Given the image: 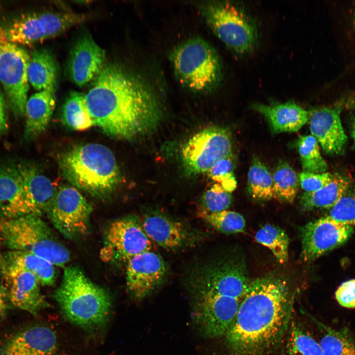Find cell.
<instances>
[{
  "label": "cell",
  "mask_w": 355,
  "mask_h": 355,
  "mask_svg": "<svg viewBox=\"0 0 355 355\" xmlns=\"http://www.w3.org/2000/svg\"><path fill=\"white\" fill-rule=\"evenodd\" d=\"M343 105L350 108L355 109V92L352 93L342 102Z\"/></svg>",
  "instance_id": "44"
},
{
  "label": "cell",
  "mask_w": 355,
  "mask_h": 355,
  "mask_svg": "<svg viewBox=\"0 0 355 355\" xmlns=\"http://www.w3.org/2000/svg\"><path fill=\"white\" fill-rule=\"evenodd\" d=\"M285 351V355H323L319 342L293 323L289 331Z\"/></svg>",
  "instance_id": "34"
},
{
  "label": "cell",
  "mask_w": 355,
  "mask_h": 355,
  "mask_svg": "<svg viewBox=\"0 0 355 355\" xmlns=\"http://www.w3.org/2000/svg\"><path fill=\"white\" fill-rule=\"evenodd\" d=\"M53 297L64 315L83 327L101 326L106 322L110 314L112 302L109 293L76 266L65 269Z\"/></svg>",
  "instance_id": "4"
},
{
  "label": "cell",
  "mask_w": 355,
  "mask_h": 355,
  "mask_svg": "<svg viewBox=\"0 0 355 355\" xmlns=\"http://www.w3.org/2000/svg\"><path fill=\"white\" fill-rule=\"evenodd\" d=\"M251 107L264 116L275 134L297 132L309 119V111L293 102L271 105L255 103Z\"/></svg>",
  "instance_id": "21"
},
{
  "label": "cell",
  "mask_w": 355,
  "mask_h": 355,
  "mask_svg": "<svg viewBox=\"0 0 355 355\" xmlns=\"http://www.w3.org/2000/svg\"><path fill=\"white\" fill-rule=\"evenodd\" d=\"M85 95L94 126L114 138L133 140L159 125L163 107L143 80L115 63L105 64Z\"/></svg>",
  "instance_id": "1"
},
{
  "label": "cell",
  "mask_w": 355,
  "mask_h": 355,
  "mask_svg": "<svg viewBox=\"0 0 355 355\" xmlns=\"http://www.w3.org/2000/svg\"><path fill=\"white\" fill-rule=\"evenodd\" d=\"M255 239L257 242L268 248L280 263L287 261L289 240L283 229L267 224L256 233Z\"/></svg>",
  "instance_id": "31"
},
{
  "label": "cell",
  "mask_w": 355,
  "mask_h": 355,
  "mask_svg": "<svg viewBox=\"0 0 355 355\" xmlns=\"http://www.w3.org/2000/svg\"><path fill=\"white\" fill-rule=\"evenodd\" d=\"M343 104L335 106L322 107L309 111L310 132L320 144L324 151L336 155L344 148L347 137L342 125L340 112Z\"/></svg>",
  "instance_id": "17"
},
{
  "label": "cell",
  "mask_w": 355,
  "mask_h": 355,
  "mask_svg": "<svg viewBox=\"0 0 355 355\" xmlns=\"http://www.w3.org/2000/svg\"><path fill=\"white\" fill-rule=\"evenodd\" d=\"M92 206L73 186L57 189L47 214L54 226L66 238L73 239L86 234Z\"/></svg>",
  "instance_id": "11"
},
{
  "label": "cell",
  "mask_w": 355,
  "mask_h": 355,
  "mask_svg": "<svg viewBox=\"0 0 355 355\" xmlns=\"http://www.w3.org/2000/svg\"><path fill=\"white\" fill-rule=\"evenodd\" d=\"M336 174L329 172L320 174L302 171L298 175L301 188L306 192H311L320 189L331 182Z\"/></svg>",
  "instance_id": "40"
},
{
  "label": "cell",
  "mask_w": 355,
  "mask_h": 355,
  "mask_svg": "<svg viewBox=\"0 0 355 355\" xmlns=\"http://www.w3.org/2000/svg\"><path fill=\"white\" fill-rule=\"evenodd\" d=\"M17 165L38 215L47 213L57 189L51 180L35 166L28 163Z\"/></svg>",
  "instance_id": "23"
},
{
  "label": "cell",
  "mask_w": 355,
  "mask_h": 355,
  "mask_svg": "<svg viewBox=\"0 0 355 355\" xmlns=\"http://www.w3.org/2000/svg\"><path fill=\"white\" fill-rule=\"evenodd\" d=\"M353 232V227L329 216L307 223L301 229L302 260H314L344 244Z\"/></svg>",
  "instance_id": "12"
},
{
  "label": "cell",
  "mask_w": 355,
  "mask_h": 355,
  "mask_svg": "<svg viewBox=\"0 0 355 355\" xmlns=\"http://www.w3.org/2000/svg\"><path fill=\"white\" fill-rule=\"evenodd\" d=\"M127 261V288L137 300L143 299L157 288L167 272L163 259L151 251L136 255Z\"/></svg>",
  "instance_id": "14"
},
{
  "label": "cell",
  "mask_w": 355,
  "mask_h": 355,
  "mask_svg": "<svg viewBox=\"0 0 355 355\" xmlns=\"http://www.w3.org/2000/svg\"><path fill=\"white\" fill-rule=\"evenodd\" d=\"M29 83L37 91L56 88L58 67L51 53L44 49L35 50L28 68Z\"/></svg>",
  "instance_id": "24"
},
{
  "label": "cell",
  "mask_w": 355,
  "mask_h": 355,
  "mask_svg": "<svg viewBox=\"0 0 355 355\" xmlns=\"http://www.w3.org/2000/svg\"><path fill=\"white\" fill-rule=\"evenodd\" d=\"M9 301L15 307L36 316L48 306L37 278L15 265L0 262Z\"/></svg>",
  "instance_id": "13"
},
{
  "label": "cell",
  "mask_w": 355,
  "mask_h": 355,
  "mask_svg": "<svg viewBox=\"0 0 355 355\" xmlns=\"http://www.w3.org/2000/svg\"><path fill=\"white\" fill-rule=\"evenodd\" d=\"M201 217L217 230L225 233L244 232L245 220L240 213L224 210L218 213H208L201 211Z\"/></svg>",
  "instance_id": "36"
},
{
  "label": "cell",
  "mask_w": 355,
  "mask_h": 355,
  "mask_svg": "<svg viewBox=\"0 0 355 355\" xmlns=\"http://www.w3.org/2000/svg\"><path fill=\"white\" fill-rule=\"evenodd\" d=\"M319 342L323 355H355V340L347 333L324 327Z\"/></svg>",
  "instance_id": "35"
},
{
  "label": "cell",
  "mask_w": 355,
  "mask_h": 355,
  "mask_svg": "<svg viewBox=\"0 0 355 355\" xmlns=\"http://www.w3.org/2000/svg\"><path fill=\"white\" fill-rule=\"evenodd\" d=\"M30 58L27 51L11 42L5 29L0 26V81L12 111L17 117L25 115Z\"/></svg>",
  "instance_id": "8"
},
{
  "label": "cell",
  "mask_w": 355,
  "mask_h": 355,
  "mask_svg": "<svg viewBox=\"0 0 355 355\" xmlns=\"http://www.w3.org/2000/svg\"><path fill=\"white\" fill-rule=\"evenodd\" d=\"M201 9L214 34L234 52L245 54L256 47L258 39L256 25L240 4L213 1L202 4Z\"/></svg>",
  "instance_id": "6"
},
{
  "label": "cell",
  "mask_w": 355,
  "mask_h": 355,
  "mask_svg": "<svg viewBox=\"0 0 355 355\" xmlns=\"http://www.w3.org/2000/svg\"><path fill=\"white\" fill-rule=\"evenodd\" d=\"M106 51L92 36L85 34L72 46L68 62V72L72 81L82 87L99 74L105 65Z\"/></svg>",
  "instance_id": "18"
},
{
  "label": "cell",
  "mask_w": 355,
  "mask_h": 355,
  "mask_svg": "<svg viewBox=\"0 0 355 355\" xmlns=\"http://www.w3.org/2000/svg\"><path fill=\"white\" fill-rule=\"evenodd\" d=\"M230 132L213 126L204 129L189 139L181 150V159L185 173L197 176L207 173L219 160L232 154Z\"/></svg>",
  "instance_id": "9"
},
{
  "label": "cell",
  "mask_w": 355,
  "mask_h": 355,
  "mask_svg": "<svg viewBox=\"0 0 355 355\" xmlns=\"http://www.w3.org/2000/svg\"><path fill=\"white\" fill-rule=\"evenodd\" d=\"M55 91L56 88L39 91L27 100L25 113L26 139L36 138L46 129L55 106Z\"/></svg>",
  "instance_id": "22"
},
{
  "label": "cell",
  "mask_w": 355,
  "mask_h": 355,
  "mask_svg": "<svg viewBox=\"0 0 355 355\" xmlns=\"http://www.w3.org/2000/svg\"><path fill=\"white\" fill-rule=\"evenodd\" d=\"M243 261L232 256L208 261L193 271L188 281L191 296L220 295L242 300L248 287Z\"/></svg>",
  "instance_id": "7"
},
{
  "label": "cell",
  "mask_w": 355,
  "mask_h": 355,
  "mask_svg": "<svg viewBox=\"0 0 355 355\" xmlns=\"http://www.w3.org/2000/svg\"><path fill=\"white\" fill-rule=\"evenodd\" d=\"M298 177L290 165L286 161H280L273 175L274 198L292 203L298 191Z\"/></svg>",
  "instance_id": "30"
},
{
  "label": "cell",
  "mask_w": 355,
  "mask_h": 355,
  "mask_svg": "<svg viewBox=\"0 0 355 355\" xmlns=\"http://www.w3.org/2000/svg\"><path fill=\"white\" fill-rule=\"evenodd\" d=\"M235 160L233 154L217 161L207 172L209 177L220 184L228 192L231 193L237 187L234 174Z\"/></svg>",
  "instance_id": "37"
},
{
  "label": "cell",
  "mask_w": 355,
  "mask_h": 355,
  "mask_svg": "<svg viewBox=\"0 0 355 355\" xmlns=\"http://www.w3.org/2000/svg\"><path fill=\"white\" fill-rule=\"evenodd\" d=\"M349 178L336 174L334 179L320 189L311 192H304L300 204L303 211L315 208L330 209L350 188Z\"/></svg>",
  "instance_id": "25"
},
{
  "label": "cell",
  "mask_w": 355,
  "mask_h": 355,
  "mask_svg": "<svg viewBox=\"0 0 355 355\" xmlns=\"http://www.w3.org/2000/svg\"><path fill=\"white\" fill-rule=\"evenodd\" d=\"M330 209L328 216L338 222L355 227V190L350 188Z\"/></svg>",
  "instance_id": "38"
},
{
  "label": "cell",
  "mask_w": 355,
  "mask_h": 355,
  "mask_svg": "<svg viewBox=\"0 0 355 355\" xmlns=\"http://www.w3.org/2000/svg\"><path fill=\"white\" fill-rule=\"evenodd\" d=\"M350 134L355 144V117H352L350 123Z\"/></svg>",
  "instance_id": "45"
},
{
  "label": "cell",
  "mask_w": 355,
  "mask_h": 355,
  "mask_svg": "<svg viewBox=\"0 0 355 355\" xmlns=\"http://www.w3.org/2000/svg\"><path fill=\"white\" fill-rule=\"evenodd\" d=\"M297 142L303 171L316 174L326 172L328 166L321 155L317 140L312 135L302 136Z\"/></svg>",
  "instance_id": "32"
},
{
  "label": "cell",
  "mask_w": 355,
  "mask_h": 355,
  "mask_svg": "<svg viewBox=\"0 0 355 355\" xmlns=\"http://www.w3.org/2000/svg\"><path fill=\"white\" fill-rule=\"evenodd\" d=\"M231 202V193L225 191L220 184L215 183L204 194L202 198L204 209L201 211L208 213H218L226 210Z\"/></svg>",
  "instance_id": "39"
},
{
  "label": "cell",
  "mask_w": 355,
  "mask_h": 355,
  "mask_svg": "<svg viewBox=\"0 0 355 355\" xmlns=\"http://www.w3.org/2000/svg\"><path fill=\"white\" fill-rule=\"evenodd\" d=\"M354 24L355 26V9L354 15Z\"/></svg>",
  "instance_id": "46"
},
{
  "label": "cell",
  "mask_w": 355,
  "mask_h": 355,
  "mask_svg": "<svg viewBox=\"0 0 355 355\" xmlns=\"http://www.w3.org/2000/svg\"><path fill=\"white\" fill-rule=\"evenodd\" d=\"M38 16L45 39L61 35L85 19L82 15L72 12L48 11Z\"/></svg>",
  "instance_id": "33"
},
{
  "label": "cell",
  "mask_w": 355,
  "mask_h": 355,
  "mask_svg": "<svg viewBox=\"0 0 355 355\" xmlns=\"http://www.w3.org/2000/svg\"><path fill=\"white\" fill-rule=\"evenodd\" d=\"M8 124L5 111V101L4 95L0 87V136L3 135L8 130Z\"/></svg>",
  "instance_id": "42"
},
{
  "label": "cell",
  "mask_w": 355,
  "mask_h": 355,
  "mask_svg": "<svg viewBox=\"0 0 355 355\" xmlns=\"http://www.w3.org/2000/svg\"><path fill=\"white\" fill-rule=\"evenodd\" d=\"M293 296L288 282L270 276L250 281L225 335L232 355H266L286 331Z\"/></svg>",
  "instance_id": "2"
},
{
  "label": "cell",
  "mask_w": 355,
  "mask_h": 355,
  "mask_svg": "<svg viewBox=\"0 0 355 355\" xmlns=\"http://www.w3.org/2000/svg\"><path fill=\"white\" fill-rule=\"evenodd\" d=\"M170 59L178 80L191 91H211L221 80L219 56L213 46L201 38H191L178 45Z\"/></svg>",
  "instance_id": "5"
},
{
  "label": "cell",
  "mask_w": 355,
  "mask_h": 355,
  "mask_svg": "<svg viewBox=\"0 0 355 355\" xmlns=\"http://www.w3.org/2000/svg\"><path fill=\"white\" fill-rule=\"evenodd\" d=\"M140 222L148 237L165 248H179L187 239L188 233L185 226L163 214H145Z\"/></svg>",
  "instance_id": "20"
},
{
  "label": "cell",
  "mask_w": 355,
  "mask_h": 355,
  "mask_svg": "<svg viewBox=\"0 0 355 355\" xmlns=\"http://www.w3.org/2000/svg\"><path fill=\"white\" fill-rule=\"evenodd\" d=\"M0 262L15 265L34 274L41 285L50 286L56 280V270L52 263L46 259L29 252L9 250Z\"/></svg>",
  "instance_id": "26"
},
{
  "label": "cell",
  "mask_w": 355,
  "mask_h": 355,
  "mask_svg": "<svg viewBox=\"0 0 355 355\" xmlns=\"http://www.w3.org/2000/svg\"><path fill=\"white\" fill-rule=\"evenodd\" d=\"M62 119L66 125L76 131L85 130L94 126L84 94L72 91L69 94L63 105Z\"/></svg>",
  "instance_id": "28"
},
{
  "label": "cell",
  "mask_w": 355,
  "mask_h": 355,
  "mask_svg": "<svg viewBox=\"0 0 355 355\" xmlns=\"http://www.w3.org/2000/svg\"><path fill=\"white\" fill-rule=\"evenodd\" d=\"M5 30L9 40L19 45H32L45 39L38 14L35 13L22 16Z\"/></svg>",
  "instance_id": "27"
},
{
  "label": "cell",
  "mask_w": 355,
  "mask_h": 355,
  "mask_svg": "<svg viewBox=\"0 0 355 355\" xmlns=\"http://www.w3.org/2000/svg\"><path fill=\"white\" fill-rule=\"evenodd\" d=\"M335 298L342 307L355 308V279L342 283L335 292Z\"/></svg>",
  "instance_id": "41"
},
{
  "label": "cell",
  "mask_w": 355,
  "mask_h": 355,
  "mask_svg": "<svg viewBox=\"0 0 355 355\" xmlns=\"http://www.w3.org/2000/svg\"><path fill=\"white\" fill-rule=\"evenodd\" d=\"M56 348L54 332L46 326L37 325L9 338L0 348V355H53Z\"/></svg>",
  "instance_id": "19"
},
{
  "label": "cell",
  "mask_w": 355,
  "mask_h": 355,
  "mask_svg": "<svg viewBox=\"0 0 355 355\" xmlns=\"http://www.w3.org/2000/svg\"><path fill=\"white\" fill-rule=\"evenodd\" d=\"M191 298V319L199 333L207 339L224 336L235 319L241 300L213 295Z\"/></svg>",
  "instance_id": "10"
},
{
  "label": "cell",
  "mask_w": 355,
  "mask_h": 355,
  "mask_svg": "<svg viewBox=\"0 0 355 355\" xmlns=\"http://www.w3.org/2000/svg\"><path fill=\"white\" fill-rule=\"evenodd\" d=\"M105 249L117 258L126 260L152 248L151 240L144 232L140 221L127 217L112 222L106 235Z\"/></svg>",
  "instance_id": "15"
},
{
  "label": "cell",
  "mask_w": 355,
  "mask_h": 355,
  "mask_svg": "<svg viewBox=\"0 0 355 355\" xmlns=\"http://www.w3.org/2000/svg\"><path fill=\"white\" fill-rule=\"evenodd\" d=\"M59 167L74 187L99 198L109 197L118 188L121 175L112 151L105 145L88 143L63 153Z\"/></svg>",
  "instance_id": "3"
},
{
  "label": "cell",
  "mask_w": 355,
  "mask_h": 355,
  "mask_svg": "<svg viewBox=\"0 0 355 355\" xmlns=\"http://www.w3.org/2000/svg\"><path fill=\"white\" fill-rule=\"evenodd\" d=\"M248 190L256 200H269L274 198L273 176L257 156L253 157L248 172Z\"/></svg>",
  "instance_id": "29"
},
{
  "label": "cell",
  "mask_w": 355,
  "mask_h": 355,
  "mask_svg": "<svg viewBox=\"0 0 355 355\" xmlns=\"http://www.w3.org/2000/svg\"><path fill=\"white\" fill-rule=\"evenodd\" d=\"M39 216L28 193L17 165L0 168V217Z\"/></svg>",
  "instance_id": "16"
},
{
  "label": "cell",
  "mask_w": 355,
  "mask_h": 355,
  "mask_svg": "<svg viewBox=\"0 0 355 355\" xmlns=\"http://www.w3.org/2000/svg\"><path fill=\"white\" fill-rule=\"evenodd\" d=\"M8 301L9 299L6 288L4 286L0 285V318L6 311Z\"/></svg>",
  "instance_id": "43"
}]
</instances>
